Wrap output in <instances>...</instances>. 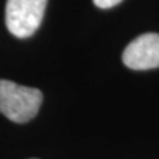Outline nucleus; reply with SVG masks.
Wrapping results in <instances>:
<instances>
[{
  "mask_svg": "<svg viewBox=\"0 0 159 159\" xmlns=\"http://www.w3.org/2000/svg\"><path fill=\"white\" fill-rule=\"evenodd\" d=\"M48 0H7L6 24L19 39H27L39 29Z\"/></svg>",
  "mask_w": 159,
  "mask_h": 159,
  "instance_id": "f03ea898",
  "label": "nucleus"
},
{
  "mask_svg": "<svg viewBox=\"0 0 159 159\" xmlns=\"http://www.w3.org/2000/svg\"><path fill=\"white\" fill-rule=\"evenodd\" d=\"M122 61L134 70L159 68V33H145L134 39L123 51Z\"/></svg>",
  "mask_w": 159,
  "mask_h": 159,
  "instance_id": "7ed1b4c3",
  "label": "nucleus"
},
{
  "mask_svg": "<svg viewBox=\"0 0 159 159\" xmlns=\"http://www.w3.org/2000/svg\"><path fill=\"white\" fill-rule=\"evenodd\" d=\"M43 102L39 89L0 80V113L16 123H25L36 117Z\"/></svg>",
  "mask_w": 159,
  "mask_h": 159,
  "instance_id": "f257e3e1",
  "label": "nucleus"
},
{
  "mask_svg": "<svg viewBox=\"0 0 159 159\" xmlns=\"http://www.w3.org/2000/svg\"><path fill=\"white\" fill-rule=\"evenodd\" d=\"M94 4L98 7V8H102V9H107V8H111V7H116L117 4H119L122 0H93Z\"/></svg>",
  "mask_w": 159,
  "mask_h": 159,
  "instance_id": "20e7f679",
  "label": "nucleus"
}]
</instances>
